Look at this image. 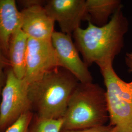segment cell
<instances>
[{
    "instance_id": "6da1fadb",
    "label": "cell",
    "mask_w": 132,
    "mask_h": 132,
    "mask_svg": "<svg viewBox=\"0 0 132 132\" xmlns=\"http://www.w3.org/2000/svg\"><path fill=\"white\" fill-rule=\"evenodd\" d=\"M122 7L104 26L99 27L88 22L87 28H78L72 34L76 47L88 67L94 63L99 67L113 63L122 50L129 27Z\"/></svg>"
},
{
    "instance_id": "7a4b0ae2",
    "label": "cell",
    "mask_w": 132,
    "mask_h": 132,
    "mask_svg": "<svg viewBox=\"0 0 132 132\" xmlns=\"http://www.w3.org/2000/svg\"><path fill=\"white\" fill-rule=\"evenodd\" d=\"M79 81L70 71L57 67L28 85L32 111L39 118H63Z\"/></svg>"
},
{
    "instance_id": "3957f363",
    "label": "cell",
    "mask_w": 132,
    "mask_h": 132,
    "mask_svg": "<svg viewBox=\"0 0 132 132\" xmlns=\"http://www.w3.org/2000/svg\"><path fill=\"white\" fill-rule=\"evenodd\" d=\"M62 130H80L106 125L109 120L106 90L92 82L78 83L69 100Z\"/></svg>"
},
{
    "instance_id": "277c9868",
    "label": "cell",
    "mask_w": 132,
    "mask_h": 132,
    "mask_svg": "<svg viewBox=\"0 0 132 132\" xmlns=\"http://www.w3.org/2000/svg\"><path fill=\"white\" fill-rule=\"evenodd\" d=\"M99 68L106 87L109 125L116 132H132V81L121 79L113 63Z\"/></svg>"
},
{
    "instance_id": "5b68a950",
    "label": "cell",
    "mask_w": 132,
    "mask_h": 132,
    "mask_svg": "<svg viewBox=\"0 0 132 132\" xmlns=\"http://www.w3.org/2000/svg\"><path fill=\"white\" fill-rule=\"evenodd\" d=\"M28 84L10 69L7 72L0 102V131L4 132L24 113L32 111L28 94Z\"/></svg>"
},
{
    "instance_id": "8992f818",
    "label": "cell",
    "mask_w": 132,
    "mask_h": 132,
    "mask_svg": "<svg viewBox=\"0 0 132 132\" xmlns=\"http://www.w3.org/2000/svg\"><path fill=\"white\" fill-rule=\"evenodd\" d=\"M51 41L56 54L59 67L70 71L80 83L93 82L88 67L80 58L79 51L71 35L54 31Z\"/></svg>"
},
{
    "instance_id": "52a82bcc",
    "label": "cell",
    "mask_w": 132,
    "mask_h": 132,
    "mask_svg": "<svg viewBox=\"0 0 132 132\" xmlns=\"http://www.w3.org/2000/svg\"><path fill=\"white\" fill-rule=\"evenodd\" d=\"M57 67L58 61L52 41L28 38L24 78L28 84Z\"/></svg>"
},
{
    "instance_id": "ba28073f",
    "label": "cell",
    "mask_w": 132,
    "mask_h": 132,
    "mask_svg": "<svg viewBox=\"0 0 132 132\" xmlns=\"http://www.w3.org/2000/svg\"><path fill=\"white\" fill-rule=\"evenodd\" d=\"M85 0H50L44 8L62 32L72 35L86 19Z\"/></svg>"
},
{
    "instance_id": "9c48e42d",
    "label": "cell",
    "mask_w": 132,
    "mask_h": 132,
    "mask_svg": "<svg viewBox=\"0 0 132 132\" xmlns=\"http://www.w3.org/2000/svg\"><path fill=\"white\" fill-rule=\"evenodd\" d=\"M40 1L21 11V28L28 38L51 41L55 22L47 14Z\"/></svg>"
},
{
    "instance_id": "30bf717a",
    "label": "cell",
    "mask_w": 132,
    "mask_h": 132,
    "mask_svg": "<svg viewBox=\"0 0 132 132\" xmlns=\"http://www.w3.org/2000/svg\"><path fill=\"white\" fill-rule=\"evenodd\" d=\"M22 15L14 0H0V47L8 52L13 34L21 28Z\"/></svg>"
},
{
    "instance_id": "8fae6325",
    "label": "cell",
    "mask_w": 132,
    "mask_h": 132,
    "mask_svg": "<svg viewBox=\"0 0 132 132\" xmlns=\"http://www.w3.org/2000/svg\"><path fill=\"white\" fill-rule=\"evenodd\" d=\"M28 37L21 28L11 37L8 53L11 70L20 79H24L26 72L27 54Z\"/></svg>"
},
{
    "instance_id": "7c38bea8",
    "label": "cell",
    "mask_w": 132,
    "mask_h": 132,
    "mask_svg": "<svg viewBox=\"0 0 132 132\" xmlns=\"http://www.w3.org/2000/svg\"><path fill=\"white\" fill-rule=\"evenodd\" d=\"M85 6V21L100 27L107 24L110 17L122 5L119 0H86Z\"/></svg>"
},
{
    "instance_id": "4fadbf2b",
    "label": "cell",
    "mask_w": 132,
    "mask_h": 132,
    "mask_svg": "<svg viewBox=\"0 0 132 132\" xmlns=\"http://www.w3.org/2000/svg\"><path fill=\"white\" fill-rule=\"evenodd\" d=\"M62 124V118L52 119L40 118L34 114L29 132H60Z\"/></svg>"
},
{
    "instance_id": "5bb4252c",
    "label": "cell",
    "mask_w": 132,
    "mask_h": 132,
    "mask_svg": "<svg viewBox=\"0 0 132 132\" xmlns=\"http://www.w3.org/2000/svg\"><path fill=\"white\" fill-rule=\"evenodd\" d=\"M33 116L34 113L32 111L24 113L4 132H29Z\"/></svg>"
},
{
    "instance_id": "9a60e30c",
    "label": "cell",
    "mask_w": 132,
    "mask_h": 132,
    "mask_svg": "<svg viewBox=\"0 0 132 132\" xmlns=\"http://www.w3.org/2000/svg\"><path fill=\"white\" fill-rule=\"evenodd\" d=\"M60 132H116L115 129L110 125L80 130H62Z\"/></svg>"
},
{
    "instance_id": "2e32d148",
    "label": "cell",
    "mask_w": 132,
    "mask_h": 132,
    "mask_svg": "<svg viewBox=\"0 0 132 132\" xmlns=\"http://www.w3.org/2000/svg\"><path fill=\"white\" fill-rule=\"evenodd\" d=\"M3 51L0 47V102L2 90L5 85L6 78L5 79L4 69L6 65V61L4 56Z\"/></svg>"
},
{
    "instance_id": "e0dca14e",
    "label": "cell",
    "mask_w": 132,
    "mask_h": 132,
    "mask_svg": "<svg viewBox=\"0 0 132 132\" xmlns=\"http://www.w3.org/2000/svg\"><path fill=\"white\" fill-rule=\"evenodd\" d=\"M125 63L128 68V71L132 72V52H128L126 54Z\"/></svg>"
},
{
    "instance_id": "ac0fdd59",
    "label": "cell",
    "mask_w": 132,
    "mask_h": 132,
    "mask_svg": "<svg viewBox=\"0 0 132 132\" xmlns=\"http://www.w3.org/2000/svg\"><path fill=\"white\" fill-rule=\"evenodd\" d=\"M0 132H1V131H0Z\"/></svg>"
}]
</instances>
